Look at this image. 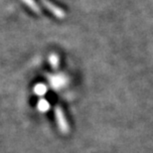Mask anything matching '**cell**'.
I'll use <instances>...</instances> for the list:
<instances>
[{
    "mask_svg": "<svg viewBox=\"0 0 153 153\" xmlns=\"http://www.w3.org/2000/svg\"><path fill=\"white\" fill-rule=\"evenodd\" d=\"M57 117H58V121H59V124L61 128L63 129V131H67L66 129H68V126H67V123L64 120V117H63V114L61 112L60 109H57Z\"/></svg>",
    "mask_w": 153,
    "mask_h": 153,
    "instance_id": "obj_1",
    "label": "cell"
}]
</instances>
